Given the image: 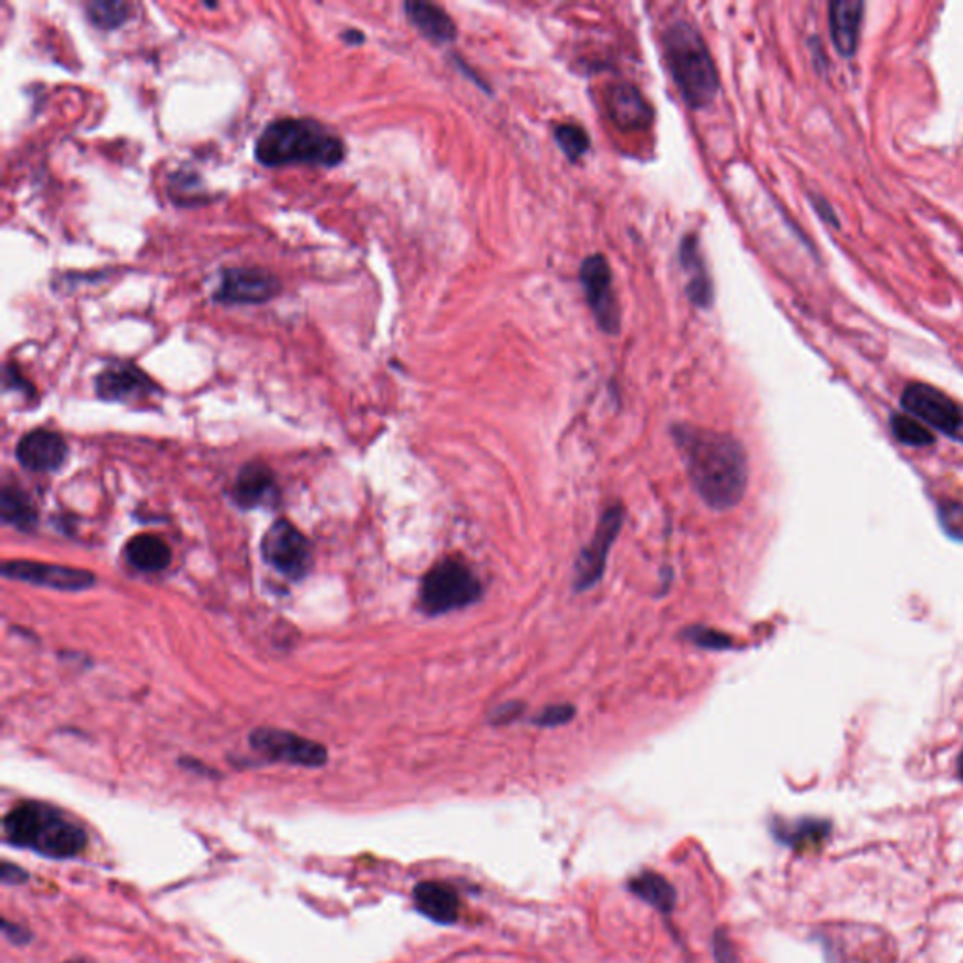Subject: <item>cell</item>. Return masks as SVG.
I'll return each instance as SVG.
<instances>
[{
	"mask_svg": "<svg viewBox=\"0 0 963 963\" xmlns=\"http://www.w3.org/2000/svg\"><path fill=\"white\" fill-rule=\"evenodd\" d=\"M685 470L702 500L715 510H728L744 499L749 467L738 438L706 427L672 429Z\"/></svg>",
	"mask_w": 963,
	"mask_h": 963,
	"instance_id": "obj_1",
	"label": "cell"
},
{
	"mask_svg": "<svg viewBox=\"0 0 963 963\" xmlns=\"http://www.w3.org/2000/svg\"><path fill=\"white\" fill-rule=\"evenodd\" d=\"M255 157L268 168L294 164L333 168L344 158V144L317 120L284 117L263 128L255 145Z\"/></svg>",
	"mask_w": 963,
	"mask_h": 963,
	"instance_id": "obj_2",
	"label": "cell"
},
{
	"mask_svg": "<svg viewBox=\"0 0 963 963\" xmlns=\"http://www.w3.org/2000/svg\"><path fill=\"white\" fill-rule=\"evenodd\" d=\"M4 841L51 860H70L87 849V832L44 801H21L2 820Z\"/></svg>",
	"mask_w": 963,
	"mask_h": 963,
	"instance_id": "obj_3",
	"label": "cell"
},
{
	"mask_svg": "<svg viewBox=\"0 0 963 963\" xmlns=\"http://www.w3.org/2000/svg\"><path fill=\"white\" fill-rule=\"evenodd\" d=\"M670 74L691 107H706L719 91V75L701 32L688 21H676L664 32Z\"/></svg>",
	"mask_w": 963,
	"mask_h": 963,
	"instance_id": "obj_4",
	"label": "cell"
},
{
	"mask_svg": "<svg viewBox=\"0 0 963 963\" xmlns=\"http://www.w3.org/2000/svg\"><path fill=\"white\" fill-rule=\"evenodd\" d=\"M480 580L469 565L457 557L435 565L420 586V604L429 615L462 610L478 601Z\"/></svg>",
	"mask_w": 963,
	"mask_h": 963,
	"instance_id": "obj_5",
	"label": "cell"
},
{
	"mask_svg": "<svg viewBox=\"0 0 963 963\" xmlns=\"http://www.w3.org/2000/svg\"><path fill=\"white\" fill-rule=\"evenodd\" d=\"M901 405L913 418L946 437L963 443V405L924 382H913L901 394Z\"/></svg>",
	"mask_w": 963,
	"mask_h": 963,
	"instance_id": "obj_6",
	"label": "cell"
},
{
	"mask_svg": "<svg viewBox=\"0 0 963 963\" xmlns=\"http://www.w3.org/2000/svg\"><path fill=\"white\" fill-rule=\"evenodd\" d=\"M262 556L277 572L303 580L313 569V548L306 535L287 519H279L262 538Z\"/></svg>",
	"mask_w": 963,
	"mask_h": 963,
	"instance_id": "obj_7",
	"label": "cell"
},
{
	"mask_svg": "<svg viewBox=\"0 0 963 963\" xmlns=\"http://www.w3.org/2000/svg\"><path fill=\"white\" fill-rule=\"evenodd\" d=\"M250 747L273 763L294 764L303 768H320L328 763L324 745L303 738L294 732L279 728H257L250 734Z\"/></svg>",
	"mask_w": 963,
	"mask_h": 963,
	"instance_id": "obj_8",
	"label": "cell"
},
{
	"mask_svg": "<svg viewBox=\"0 0 963 963\" xmlns=\"http://www.w3.org/2000/svg\"><path fill=\"white\" fill-rule=\"evenodd\" d=\"M580 279L599 328L607 333L620 332V303L613 290L612 269L608 266L607 258L602 255L586 258L580 269Z\"/></svg>",
	"mask_w": 963,
	"mask_h": 963,
	"instance_id": "obj_9",
	"label": "cell"
},
{
	"mask_svg": "<svg viewBox=\"0 0 963 963\" xmlns=\"http://www.w3.org/2000/svg\"><path fill=\"white\" fill-rule=\"evenodd\" d=\"M279 277L258 268H230L222 271L214 300L225 306H260L281 294Z\"/></svg>",
	"mask_w": 963,
	"mask_h": 963,
	"instance_id": "obj_10",
	"label": "cell"
},
{
	"mask_svg": "<svg viewBox=\"0 0 963 963\" xmlns=\"http://www.w3.org/2000/svg\"><path fill=\"white\" fill-rule=\"evenodd\" d=\"M621 526H623V510L620 507L608 508L607 514L599 521L591 542L578 557L574 570L576 589L593 588L594 583L599 582V578L607 569L608 553Z\"/></svg>",
	"mask_w": 963,
	"mask_h": 963,
	"instance_id": "obj_11",
	"label": "cell"
},
{
	"mask_svg": "<svg viewBox=\"0 0 963 963\" xmlns=\"http://www.w3.org/2000/svg\"><path fill=\"white\" fill-rule=\"evenodd\" d=\"M2 574L19 582L32 583L56 591H83L94 586V574L89 570L72 569L63 565L34 563V561H8Z\"/></svg>",
	"mask_w": 963,
	"mask_h": 963,
	"instance_id": "obj_12",
	"label": "cell"
},
{
	"mask_svg": "<svg viewBox=\"0 0 963 963\" xmlns=\"http://www.w3.org/2000/svg\"><path fill=\"white\" fill-rule=\"evenodd\" d=\"M94 390L106 401H138L158 394L157 384L149 375L139 370L138 365L128 362L112 363L110 367L99 373L94 381Z\"/></svg>",
	"mask_w": 963,
	"mask_h": 963,
	"instance_id": "obj_13",
	"label": "cell"
},
{
	"mask_svg": "<svg viewBox=\"0 0 963 963\" xmlns=\"http://www.w3.org/2000/svg\"><path fill=\"white\" fill-rule=\"evenodd\" d=\"M19 464L32 473H53L63 467L69 456V445L59 433L34 429L19 441L15 451Z\"/></svg>",
	"mask_w": 963,
	"mask_h": 963,
	"instance_id": "obj_14",
	"label": "cell"
},
{
	"mask_svg": "<svg viewBox=\"0 0 963 963\" xmlns=\"http://www.w3.org/2000/svg\"><path fill=\"white\" fill-rule=\"evenodd\" d=\"M608 113L623 131H644L653 121V107L631 83H618L608 91Z\"/></svg>",
	"mask_w": 963,
	"mask_h": 963,
	"instance_id": "obj_15",
	"label": "cell"
},
{
	"mask_svg": "<svg viewBox=\"0 0 963 963\" xmlns=\"http://www.w3.org/2000/svg\"><path fill=\"white\" fill-rule=\"evenodd\" d=\"M863 10H866V4L862 0H833L830 2L828 21H830L832 42L839 55L852 56L857 53Z\"/></svg>",
	"mask_w": 963,
	"mask_h": 963,
	"instance_id": "obj_16",
	"label": "cell"
},
{
	"mask_svg": "<svg viewBox=\"0 0 963 963\" xmlns=\"http://www.w3.org/2000/svg\"><path fill=\"white\" fill-rule=\"evenodd\" d=\"M413 900L418 913L437 924H454L459 917V895L445 882H418L413 890Z\"/></svg>",
	"mask_w": 963,
	"mask_h": 963,
	"instance_id": "obj_17",
	"label": "cell"
},
{
	"mask_svg": "<svg viewBox=\"0 0 963 963\" xmlns=\"http://www.w3.org/2000/svg\"><path fill=\"white\" fill-rule=\"evenodd\" d=\"M279 495L276 476L262 464H249L234 484L232 499L238 507L257 508L273 503Z\"/></svg>",
	"mask_w": 963,
	"mask_h": 963,
	"instance_id": "obj_18",
	"label": "cell"
},
{
	"mask_svg": "<svg viewBox=\"0 0 963 963\" xmlns=\"http://www.w3.org/2000/svg\"><path fill=\"white\" fill-rule=\"evenodd\" d=\"M680 262H682L683 271L687 276V296L688 300L695 306L706 309L714 301V288H712V279L707 273L706 263L702 258L701 249H698V239L693 234H688L682 239L680 245Z\"/></svg>",
	"mask_w": 963,
	"mask_h": 963,
	"instance_id": "obj_19",
	"label": "cell"
},
{
	"mask_svg": "<svg viewBox=\"0 0 963 963\" xmlns=\"http://www.w3.org/2000/svg\"><path fill=\"white\" fill-rule=\"evenodd\" d=\"M405 13L408 21L435 44H448L452 40H456L457 29L454 19L437 4L407 2Z\"/></svg>",
	"mask_w": 963,
	"mask_h": 963,
	"instance_id": "obj_20",
	"label": "cell"
},
{
	"mask_svg": "<svg viewBox=\"0 0 963 963\" xmlns=\"http://www.w3.org/2000/svg\"><path fill=\"white\" fill-rule=\"evenodd\" d=\"M126 559L142 572H163L172 563V550L157 535H138L125 548Z\"/></svg>",
	"mask_w": 963,
	"mask_h": 963,
	"instance_id": "obj_21",
	"label": "cell"
},
{
	"mask_svg": "<svg viewBox=\"0 0 963 963\" xmlns=\"http://www.w3.org/2000/svg\"><path fill=\"white\" fill-rule=\"evenodd\" d=\"M629 890L639 895L651 908L657 909L659 913H670L676 905V890L663 876L644 871L629 881Z\"/></svg>",
	"mask_w": 963,
	"mask_h": 963,
	"instance_id": "obj_22",
	"label": "cell"
},
{
	"mask_svg": "<svg viewBox=\"0 0 963 963\" xmlns=\"http://www.w3.org/2000/svg\"><path fill=\"white\" fill-rule=\"evenodd\" d=\"M0 516L7 526L18 527L21 531H31L38 524L37 508L29 495L10 486L0 494Z\"/></svg>",
	"mask_w": 963,
	"mask_h": 963,
	"instance_id": "obj_23",
	"label": "cell"
},
{
	"mask_svg": "<svg viewBox=\"0 0 963 963\" xmlns=\"http://www.w3.org/2000/svg\"><path fill=\"white\" fill-rule=\"evenodd\" d=\"M131 12L132 4L120 2V0L87 4L89 21L104 31H113L117 27L125 25L126 21L131 19Z\"/></svg>",
	"mask_w": 963,
	"mask_h": 963,
	"instance_id": "obj_24",
	"label": "cell"
},
{
	"mask_svg": "<svg viewBox=\"0 0 963 963\" xmlns=\"http://www.w3.org/2000/svg\"><path fill=\"white\" fill-rule=\"evenodd\" d=\"M890 427L901 445L924 448V446H932L935 443L933 433L920 420L913 418L911 414H894L890 420Z\"/></svg>",
	"mask_w": 963,
	"mask_h": 963,
	"instance_id": "obj_25",
	"label": "cell"
},
{
	"mask_svg": "<svg viewBox=\"0 0 963 963\" xmlns=\"http://www.w3.org/2000/svg\"><path fill=\"white\" fill-rule=\"evenodd\" d=\"M553 134H556L557 145L561 147L570 161H580L591 145L588 132L583 131L582 126L572 125V123L556 126Z\"/></svg>",
	"mask_w": 963,
	"mask_h": 963,
	"instance_id": "obj_26",
	"label": "cell"
},
{
	"mask_svg": "<svg viewBox=\"0 0 963 963\" xmlns=\"http://www.w3.org/2000/svg\"><path fill=\"white\" fill-rule=\"evenodd\" d=\"M825 833L826 826L822 822L804 820L800 825H796L793 830L781 833V839H785L793 847H804V845L819 843Z\"/></svg>",
	"mask_w": 963,
	"mask_h": 963,
	"instance_id": "obj_27",
	"label": "cell"
},
{
	"mask_svg": "<svg viewBox=\"0 0 963 963\" xmlns=\"http://www.w3.org/2000/svg\"><path fill=\"white\" fill-rule=\"evenodd\" d=\"M939 519H941V526L945 527L949 537L963 540V505L943 503L939 507Z\"/></svg>",
	"mask_w": 963,
	"mask_h": 963,
	"instance_id": "obj_28",
	"label": "cell"
},
{
	"mask_svg": "<svg viewBox=\"0 0 963 963\" xmlns=\"http://www.w3.org/2000/svg\"><path fill=\"white\" fill-rule=\"evenodd\" d=\"M572 715H574V710L570 706H551L540 714L537 723L542 726L565 725L572 719Z\"/></svg>",
	"mask_w": 963,
	"mask_h": 963,
	"instance_id": "obj_29",
	"label": "cell"
},
{
	"mask_svg": "<svg viewBox=\"0 0 963 963\" xmlns=\"http://www.w3.org/2000/svg\"><path fill=\"white\" fill-rule=\"evenodd\" d=\"M693 640H695L696 644L712 648V650H721V648H728L731 645V640L726 639V636H719L717 632L706 631V629H696Z\"/></svg>",
	"mask_w": 963,
	"mask_h": 963,
	"instance_id": "obj_30",
	"label": "cell"
},
{
	"mask_svg": "<svg viewBox=\"0 0 963 963\" xmlns=\"http://www.w3.org/2000/svg\"><path fill=\"white\" fill-rule=\"evenodd\" d=\"M0 881L2 884H23V882L29 881V873L15 863L4 860L2 868H0Z\"/></svg>",
	"mask_w": 963,
	"mask_h": 963,
	"instance_id": "obj_31",
	"label": "cell"
},
{
	"mask_svg": "<svg viewBox=\"0 0 963 963\" xmlns=\"http://www.w3.org/2000/svg\"><path fill=\"white\" fill-rule=\"evenodd\" d=\"M714 954L717 963H738L736 962V957H734V952H732L728 939H726V935H723L721 932L715 933Z\"/></svg>",
	"mask_w": 963,
	"mask_h": 963,
	"instance_id": "obj_32",
	"label": "cell"
},
{
	"mask_svg": "<svg viewBox=\"0 0 963 963\" xmlns=\"http://www.w3.org/2000/svg\"><path fill=\"white\" fill-rule=\"evenodd\" d=\"M2 932L15 945H25V943L31 941V933L23 930V928H19L18 924H12L8 919H2Z\"/></svg>",
	"mask_w": 963,
	"mask_h": 963,
	"instance_id": "obj_33",
	"label": "cell"
},
{
	"mask_svg": "<svg viewBox=\"0 0 963 963\" xmlns=\"http://www.w3.org/2000/svg\"><path fill=\"white\" fill-rule=\"evenodd\" d=\"M811 204H814L815 209H817V214H819L820 219L828 222V225H832L833 228H838L839 220L833 214L832 206L825 200V198H820L819 195H811Z\"/></svg>",
	"mask_w": 963,
	"mask_h": 963,
	"instance_id": "obj_34",
	"label": "cell"
},
{
	"mask_svg": "<svg viewBox=\"0 0 963 963\" xmlns=\"http://www.w3.org/2000/svg\"><path fill=\"white\" fill-rule=\"evenodd\" d=\"M343 38L349 42V44H360V42H363V34L362 32H358L356 29H351V31L344 32Z\"/></svg>",
	"mask_w": 963,
	"mask_h": 963,
	"instance_id": "obj_35",
	"label": "cell"
},
{
	"mask_svg": "<svg viewBox=\"0 0 963 963\" xmlns=\"http://www.w3.org/2000/svg\"><path fill=\"white\" fill-rule=\"evenodd\" d=\"M957 776H960V779L963 781V750L960 758H957Z\"/></svg>",
	"mask_w": 963,
	"mask_h": 963,
	"instance_id": "obj_36",
	"label": "cell"
},
{
	"mask_svg": "<svg viewBox=\"0 0 963 963\" xmlns=\"http://www.w3.org/2000/svg\"><path fill=\"white\" fill-rule=\"evenodd\" d=\"M66 963H85V962H66Z\"/></svg>",
	"mask_w": 963,
	"mask_h": 963,
	"instance_id": "obj_37",
	"label": "cell"
}]
</instances>
